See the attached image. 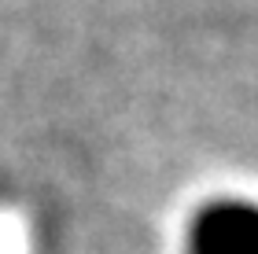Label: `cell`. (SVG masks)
I'll return each mask as SVG.
<instances>
[{"label":"cell","instance_id":"obj_1","mask_svg":"<svg viewBox=\"0 0 258 254\" xmlns=\"http://www.w3.org/2000/svg\"><path fill=\"white\" fill-rule=\"evenodd\" d=\"M188 254H258V214L247 199H214L192 217Z\"/></svg>","mask_w":258,"mask_h":254}]
</instances>
